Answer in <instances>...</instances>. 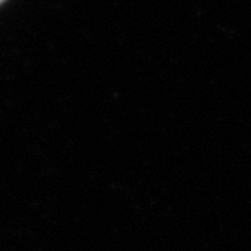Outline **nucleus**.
Instances as JSON below:
<instances>
[{
  "instance_id": "f257e3e1",
  "label": "nucleus",
  "mask_w": 251,
  "mask_h": 251,
  "mask_svg": "<svg viewBox=\"0 0 251 251\" xmlns=\"http://www.w3.org/2000/svg\"><path fill=\"white\" fill-rule=\"evenodd\" d=\"M3 2H5V0H0V5H2V3H3Z\"/></svg>"
}]
</instances>
